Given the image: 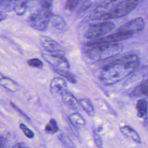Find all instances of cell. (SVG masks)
Returning <instances> with one entry per match:
<instances>
[{
    "mask_svg": "<svg viewBox=\"0 0 148 148\" xmlns=\"http://www.w3.org/2000/svg\"><path fill=\"white\" fill-rule=\"evenodd\" d=\"M12 1L14 0H1V5H8L9 3H10Z\"/></svg>",
    "mask_w": 148,
    "mask_h": 148,
    "instance_id": "31",
    "label": "cell"
},
{
    "mask_svg": "<svg viewBox=\"0 0 148 148\" xmlns=\"http://www.w3.org/2000/svg\"><path fill=\"white\" fill-rule=\"evenodd\" d=\"M5 139L2 136L1 137V148H5Z\"/></svg>",
    "mask_w": 148,
    "mask_h": 148,
    "instance_id": "30",
    "label": "cell"
},
{
    "mask_svg": "<svg viewBox=\"0 0 148 148\" xmlns=\"http://www.w3.org/2000/svg\"><path fill=\"white\" fill-rule=\"evenodd\" d=\"M123 49L119 42L107 43L89 46L86 53L88 58L93 60H104L117 55Z\"/></svg>",
    "mask_w": 148,
    "mask_h": 148,
    "instance_id": "2",
    "label": "cell"
},
{
    "mask_svg": "<svg viewBox=\"0 0 148 148\" xmlns=\"http://www.w3.org/2000/svg\"><path fill=\"white\" fill-rule=\"evenodd\" d=\"M120 132L125 136L130 138L136 143H140L141 140L137 132L129 125H124L120 128Z\"/></svg>",
    "mask_w": 148,
    "mask_h": 148,
    "instance_id": "12",
    "label": "cell"
},
{
    "mask_svg": "<svg viewBox=\"0 0 148 148\" xmlns=\"http://www.w3.org/2000/svg\"><path fill=\"white\" fill-rule=\"evenodd\" d=\"M38 148H46L43 145H39Z\"/></svg>",
    "mask_w": 148,
    "mask_h": 148,
    "instance_id": "32",
    "label": "cell"
},
{
    "mask_svg": "<svg viewBox=\"0 0 148 148\" xmlns=\"http://www.w3.org/2000/svg\"><path fill=\"white\" fill-rule=\"evenodd\" d=\"M27 63L29 66L34 67V68L40 69L43 66V62L41 61V60H40L39 59H38L37 58L29 59L27 61Z\"/></svg>",
    "mask_w": 148,
    "mask_h": 148,
    "instance_id": "24",
    "label": "cell"
},
{
    "mask_svg": "<svg viewBox=\"0 0 148 148\" xmlns=\"http://www.w3.org/2000/svg\"><path fill=\"white\" fill-rule=\"evenodd\" d=\"M68 84L66 80L61 77H55L52 79L50 84V92L54 95H62L66 91Z\"/></svg>",
    "mask_w": 148,
    "mask_h": 148,
    "instance_id": "9",
    "label": "cell"
},
{
    "mask_svg": "<svg viewBox=\"0 0 148 148\" xmlns=\"http://www.w3.org/2000/svg\"><path fill=\"white\" fill-rule=\"evenodd\" d=\"M58 139L65 148H75V145L69 136L64 133H61L58 136Z\"/></svg>",
    "mask_w": 148,
    "mask_h": 148,
    "instance_id": "19",
    "label": "cell"
},
{
    "mask_svg": "<svg viewBox=\"0 0 148 148\" xmlns=\"http://www.w3.org/2000/svg\"><path fill=\"white\" fill-rule=\"evenodd\" d=\"M142 0H123L116 5L110 11L98 19L106 20L122 17L133 10Z\"/></svg>",
    "mask_w": 148,
    "mask_h": 148,
    "instance_id": "3",
    "label": "cell"
},
{
    "mask_svg": "<svg viewBox=\"0 0 148 148\" xmlns=\"http://www.w3.org/2000/svg\"><path fill=\"white\" fill-rule=\"evenodd\" d=\"M81 0H66L65 3V8L68 10H72L75 9Z\"/></svg>",
    "mask_w": 148,
    "mask_h": 148,
    "instance_id": "26",
    "label": "cell"
},
{
    "mask_svg": "<svg viewBox=\"0 0 148 148\" xmlns=\"http://www.w3.org/2000/svg\"><path fill=\"white\" fill-rule=\"evenodd\" d=\"M54 71L58 75L62 76L66 80L70 82L71 83H76L77 80L75 76L72 73L68 72V71H62V70H57V69H54Z\"/></svg>",
    "mask_w": 148,
    "mask_h": 148,
    "instance_id": "21",
    "label": "cell"
},
{
    "mask_svg": "<svg viewBox=\"0 0 148 148\" xmlns=\"http://www.w3.org/2000/svg\"><path fill=\"white\" fill-rule=\"evenodd\" d=\"M114 27V24L109 21H103L92 25L84 33V37L87 39H97L102 37L109 32Z\"/></svg>",
    "mask_w": 148,
    "mask_h": 148,
    "instance_id": "5",
    "label": "cell"
},
{
    "mask_svg": "<svg viewBox=\"0 0 148 148\" xmlns=\"http://www.w3.org/2000/svg\"><path fill=\"white\" fill-rule=\"evenodd\" d=\"M146 123H146V124H147V126L148 127V121H147Z\"/></svg>",
    "mask_w": 148,
    "mask_h": 148,
    "instance_id": "33",
    "label": "cell"
},
{
    "mask_svg": "<svg viewBox=\"0 0 148 148\" xmlns=\"http://www.w3.org/2000/svg\"><path fill=\"white\" fill-rule=\"evenodd\" d=\"M45 131L48 134H54L58 131V127L56 121L54 119H51L45 127Z\"/></svg>",
    "mask_w": 148,
    "mask_h": 148,
    "instance_id": "22",
    "label": "cell"
},
{
    "mask_svg": "<svg viewBox=\"0 0 148 148\" xmlns=\"http://www.w3.org/2000/svg\"><path fill=\"white\" fill-rule=\"evenodd\" d=\"M53 0H42V6L50 8Z\"/></svg>",
    "mask_w": 148,
    "mask_h": 148,
    "instance_id": "28",
    "label": "cell"
},
{
    "mask_svg": "<svg viewBox=\"0 0 148 148\" xmlns=\"http://www.w3.org/2000/svg\"><path fill=\"white\" fill-rule=\"evenodd\" d=\"M51 21L53 25L60 31H65L68 29L66 23L61 16L53 14V16L51 18Z\"/></svg>",
    "mask_w": 148,
    "mask_h": 148,
    "instance_id": "17",
    "label": "cell"
},
{
    "mask_svg": "<svg viewBox=\"0 0 148 148\" xmlns=\"http://www.w3.org/2000/svg\"><path fill=\"white\" fill-rule=\"evenodd\" d=\"M12 148H30L27 145L23 142H18L15 144Z\"/></svg>",
    "mask_w": 148,
    "mask_h": 148,
    "instance_id": "27",
    "label": "cell"
},
{
    "mask_svg": "<svg viewBox=\"0 0 148 148\" xmlns=\"http://www.w3.org/2000/svg\"><path fill=\"white\" fill-rule=\"evenodd\" d=\"M68 119L70 123L76 128H82L85 126L86 123L84 118L80 113L77 112L69 114Z\"/></svg>",
    "mask_w": 148,
    "mask_h": 148,
    "instance_id": "13",
    "label": "cell"
},
{
    "mask_svg": "<svg viewBox=\"0 0 148 148\" xmlns=\"http://www.w3.org/2000/svg\"><path fill=\"white\" fill-rule=\"evenodd\" d=\"M16 1V3L14 4L13 9L16 13L18 15L21 16L24 14L26 10V2L27 0H14Z\"/></svg>",
    "mask_w": 148,
    "mask_h": 148,
    "instance_id": "20",
    "label": "cell"
},
{
    "mask_svg": "<svg viewBox=\"0 0 148 148\" xmlns=\"http://www.w3.org/2000/svg\"><path fill=\"white\" fill-rule=\"evenodd\" d=\"M20 128L27 138L29 139H32L34 137V132L32 130H31L28 127H27L24 124L21 123L20 124Z\"/></svg>",
    "mask_w": 148,
    "mask_h": 148,
    "instance_id": "23",
    "label": "cell"
},
{
    "mask_svg": "<svg viewBox=\"0 0 148 148\" xmlns=\"http://www.w3.org/2000/svg\"><path fill=\"white\" fill-rule=\"evenodd\" d=\"M42 57L53 66L54 69L68 71L70 68V65L67 59L60 54L47 51L42 53Z\"/></svg>",
    "mask_w": 148,
    "mask_h": 148,
    "instance_id": "6",
    "label": "cell"
},
{
    "mask_svg": "<svg viewBox=\"0 0 148 148\" xmlns=\"http://www.w3.org/2000/svg\"><path fill=\"white\" fill-rule=\"evenodd\" d=\"M79 103L80 107L83 109V110L88 116L92 117L95 114L94 108L88 99L86 98H81L79 100Z\"/></svg>",
    "mask_w": 148,
    "mask_h": 148,
    "instance_id": "16",
    "label": "cell"
},
{
    "mask_svg": "<svg viewBox=\"0 0 148 148\" xmlns=\"http://www.w3.org/2000/svg\"><path fill=\"white\" fill-rule=\"evenodd\" d=\"M52 16L50 8L42 6L29 16L28 22L32 28L40 31H45L47 29Z\"/></svg>",
    "mask_w": 148,
    "mask_h": 148,
    "instance_id": "4",
    "label": "cell"
},
{
    "mask_svg": "<svg viewBox=\"0 0 148 148\" xmlns=\"http://www.w3.org/2000/svg\"><path fill=\"white\" fill-rule=\"evenodd\" d=\"M139 65V59L136 55H124L104 65L101 72L99 79L105 85H112L130 75Z\"/></svg>",
    "mask_w": 148,
    "mask_h": 148,
    "instance_id": "1",
    "label": "cell"
},
{
    "mask_svg": "<svg viewBox=\"0 0 148 148\" xmlns=\"http://www.w3.org/2000/svg\"><path fill=\"white\" fill-rule=\"evenodd\" d=\"M0 84L2 87L13 92H16L18 89V86L16 82L5 76L1 77Z\"/></svg>",
    "mask_w": 148,
    "mask_h": 148,
    "instance_id": "14",
    "label": "cell"
},
{
    "mask_svg": "<svg viewBox=\"0 0 148 148\" xmlns=\"http://www.w3.org/2000/svg\"><path fill=\"white\" fill-rule=\"evenodd\" d=\"M40 42L43 47L48 52L57 53L62 51L61 45L54 39L46 36H41Z\"/></svg>",
    "mask_w": 148,
    "mask_h": 148,
    "instance_id": "10",
    "label": "cell"
},
{
    "mask_svg": "<svg viewBox=\"0 0 148 148\" xmlns=\"http://www.w3.org/2000/svg\"><path fill=\"white\" fill-rule=\"evenodd\" d=\"M61 96L62 101L65 104H66L71 109L77 110L80 107L79 101H78L77 99L71 92L66 91L64 92Z\"/></svg>",
    "mask_w": 148,
    "mask_h": 148,
    "instance_id": "11",
    "label": "cell"
},
{
    "mask_svg": "<svg viewBox=\"0 0 148 148\" xmlns=\"http://www.w3.org/2000/svg\"><path fill=\"white\" fill-rule=\"evenodd\" d=\"M134 96L143 95L148 97V79L142 82L132 91Z\"/></svg>",
    "mask_w": 148,
    "mask_h": 148,
    "instance_id": "18",
    "label": "cell"
},
{
    "mask_svg": "<svg viewBox=\"0 0 148 148\" xmlns=\"http://www.w3.org/2000/svg\"><path fill=\"white\" fill-rule=\"evenodd\" d=\"M11 105H12V106H13V108H14V109H16L18 112H19L20 114H21L22 115H23L24 117H27V119H29V118H28V117H27V116H26V115H25V114H24L22 111H21V110H20V109H18V108H17V107L14 104H13V103H11Z\"/></svg>",
    "mask_w": 148,
    "mask_h": 148,
    "instance_id": "29",
    "label": "cell"
},
{
    "mask_svg": "<svg viewBox=\"0 0 148 148\" xmlns=\"http://www.w3.org/2000/svg\"><path fill=\"white\" fill-rule=\"evenodd\" d=\"M132 35H133L132 34L125 31L116 30V31L113 34L98 38L97 39H95L94 40H91L87 42L86 45L89 47V46L99 45V44H102V43L119 42L121 40L131 38Z\"/></svg>",
    "mask_w": 148,
    "mask_h": 148,
    "instance_id": "7",
    "label": "cell"
},
{
    "mask_svg": "<svg viewBox=\"0 0 148 148\" xmlns=\"http://www.w3.org/2000/svg\"><path fill=\"white\" fill-rule=\"evenodd\" d=\"M145 27L144 20L140 17L134 18L120 27L117 30L125 31L132 35L141 31Z\"/></svg>",
    "mask_w": 148,
    "mask_h": 148,
    "instance_id": "8",
    "label": "cell"
},
{
    "mask_svg": "<svg viewBox=\"0 0 148 148\" xmlns=\"http://www.w3.org/2000/svg\"><path fill=\"white\" fill-rule=\"evenodd\" d=\"M93 139L96 146L98 148H102V139L101 136L96 131H93Z\"/></svg>",
    "mask_w": 148,
    "mask_h": 148,
    "instance_id": "25",
    "label": "cell"
},
{
    "mask_svg": "<svg viewBox=\"0 0 148 148\" xmlns=\"http://www.w3.org/2000/svg\"><path fill=\"white\" fill-rule=\"evenodd\" d=\"M136 109L138 117H146L148 111V103L147 101L145 99H140L138 100L136 105Z\"/></svg>",
    "mask_w": 148,
    "mask_h": 148,
    "instance_id": "15",
    "label": "cell"
}]
</instances>
